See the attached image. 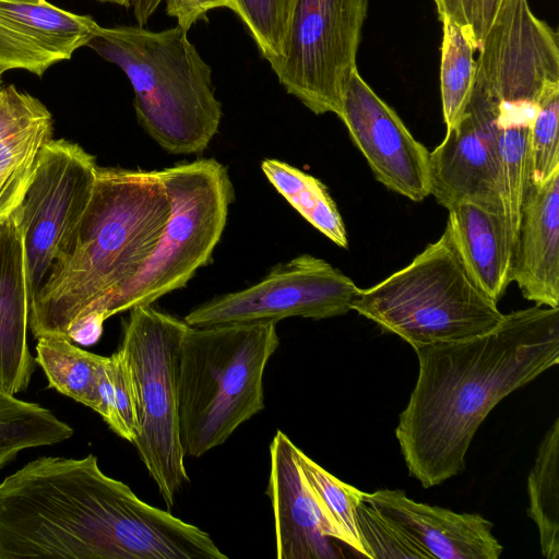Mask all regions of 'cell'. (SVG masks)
Here are the masks:
<instances>
[{
  "mask_svg": "<svg viewBox=\"0 0 559 559\" xmlns=\"http://www.w3.org/2000/svg\"><path fill=\"white\" fill-rule=\"evenodd\" d=\"M210 535L142 501L97 457L43 456L0 483V559H213Z\"/></svg>",
  "mask_w": 559,
  "mask_h": 559,
  "instance_id": "obj_1",
  "label": "cell"
},
{
  "mask_svg": "<svg viewBox=\"0 0 559 559\" xmlns=\"http://www.w3.org/2000/svg\"><path fill=\"white\" fill-rule=\"evenodd\" d=\"M415 352L418 377L395 436L408 474L430 488L465 469L471 442L499 402L559 364V308L513 311L487 333Z\"/></svg>",
  "mask_w": 559,
  "mask_h": 559,
  "instance_id": "obj_2",
  "label": "cell"
},
{
  "mask_svg": "<svg viewBox=\"0 0 559 559\" xmlns=\"http://www.w3.org/2000/svg\"><path fill=\"white\" fill-rule=\"evenodd\" d=\"M158 170L99 167L70 251L29 305L34 338L62 336L82 318L100 323L105 302L140 271L170 214Z\"/></svg>",
  "mask_w": 559,
  "mask_h": 559,
  "instance_id": "obj_3",
  "label": "cell"
},
{
  "mask_svg": "<svg viewBox=\"0 0 559 559\" xmlns=\"http://www.w3.org/2000/svg\"><path fill=\"white\" fill-rule=\"evenodd\" d=\"M178 25L99 26L86 46L129 79L139 124L171 155L204 152L223 117L211 67Z\"/></svg>",
  "mask_w": 559,
  "mask_h": 559,
  "instance_id": "obj_4",
  "label": "cell"
},
{
  "mask_svg": "<svg viewBox=\"0 0 559 559\" xmlns=\"http://www.w3.org/2000/svg\"><path fill=\"white\" fill-rule=\"evenodd\" d=\"M276 323L191 326L182 337L178 415L185 454L223 444L264 408L263 376L276 352Z\"/></svg>",
  "mask_w": 559,
  "mask_h": 559,
  "instance_id": "obj_5",
  "label": "cell"
},
{
  "mask_svg": "<svg viewBox=\"0 0 559 559\" xmlns=\"http://www.w3.org/2000/svg\"><path fill=\"white\" fill-rule=\"evenodd\" d=\"M352 310L414 350L481 335L503 318L467 272L447 227L405 267L359 289Z\"/></svg>",
  "mask_w": 559,
  "mask_h": 559,
  "instance_id": "obj_6",
  "label": "cell"
},
{
  "mask_svg": "<svg viewBox=\"0 0 559 559\" xmlns=\"http://www.w3.org/2000/svg\"><path fill=\"white\" fill-rule=\"evenodd\" d=\"M170 198V214L140 271L100 309L111 316L185 287L212 260L226 226L235 190L225 165L200 158L158 170Z\"/></svg>",
  "mask_w": 559,
  "mask_h": 559,
  "instance_id": "obj_7",
  "label": "cell"
},
{
  "mask_svg": "<svg viewBox=\"0 0 559 559\" xmlns=\"http://www.w3.org/2000/svg\"><path fill=\"white\" fill-rule=\"evenodd\" d=\"M129 311L119 350L135 402L138 431L132 443L171 508L189 480L178 415L179 349L189 324L152 305Z\"/></svg>",
  "mask_w": 559,
  "mask_h": 559,
  "instance_id": "obj_8",
  "label": "cell"
},
{
  "mask_svg": "<svg viewBox=\"0 0 559 559\" xmlns=\"http://www.w3.org/2000/svg\"><path fill=\"white\" fill-rule=\"evenodd\" d=\"M367 13V0L295 1L282 57L271 68L313 114L338 116Z\"/></svg>",
  "mask_w": 559,
  "mask_h": 559,
  "instance_id": "obj_9",
  "label": "cell"
},
{
  "mask_svg": "<svg viewBox=\"0 0 559 559\" xmlns=\"http://www.w3.org/2000/svg\"><path fill=\"white\" fill-rule=\"evenodd\" d=\"M98 165L78 143L50 140L39 152L21 211L29 305L74 241Z\"/></svg>",
  "mask_w": 559,
  "mask_h": 559,
  "instance_id": "obj_10",
  "label": "cell"
},
{
  "mask_svg": "<svg viewBox=\"0 0 559 559\" xmlns=\"http://www.w3.org/2000/svg\"><path fill=\"white\" fill-rule=\"evenodd\" d=\"M359 289L328 261L305 253L275 265L247 288L195 307L183 321L202 328L277 323L289 317L329 319L350 311Z\"/></svg>",
  "mask_w": 559,
  "mask_h": 559,
  "instance_id": "obj_11",
  "label": "cell"
},
{
  "mask_svg": "<svg viewBox=\"0 0 559 559\" xmlns=\"http://www.w3.org/2000/svg\"><path fill=\"white\" fill-rule=\"evenodd\" d=\"M477 50L474 86L495 104L538 103L559 82L558 34L527 0H501Z\"/></svg>",
  "mask_w": 559,
  "mask_h": 559,
  "instance_id": "obj_12",
  "label": "cell"
},
{
  "mask_svg": "<svg viewBox=\"0 0 559 559\" xmlns=\"http://www.w3.org/2000/svg\"><path fill=\"white\" fill-rule=\"evenodd\" d=\"M366 158L376 179L388 189L420 202L430 195L429 151L360 76L350 75L337 116Z\"/></svg>",
  "mask_w": 559,
  "mask_h": 559,
  "instance_id": "obj_13",
  "label": "cell"
},
{
  "mask_svg": "<svg viewBox=\"0 0 559 559\" xmlns=\"http://www.w3.org/2000/svg\"><path fill=\"white\" fill-rule=\"evenodd\" d=\"M496 105L474 86L461 120L429 153L430 195L447 210L471 202L503 216Z\"/></svg>",
  "mask_w": 559,
  "mask_h": 559,
  "instance_id": "obj_14",
  "label": "cell"
},
{
  "mask_svg": "<svg viewBox=\"0 0 559 559\" xmlns=\"http://www.w3.org/2000/svg\"><path fill=\"white\" fill-rule=\"evenodd\" d=\"M98 27L47 0H0V76L13 69L41 76L86 46Z\"/></svg>",
  "mask_w": 559,
  "mask_h": 559,
  "instance_id": "obj_15",
  "label": "cell"
},
{
  "mask_svg": "<svg viewBox=\"0 0 559 559\" xmlns=\"http://www.w3.org/2000/svg\"><path fill=\"white\" fill-rule=\"evenodd\" d=\"M362 499L429 558L498 559L502 552L492 523L480 514L416 502L401 489L364 492Z\"/></svg>",
  "mask_w": 559,
  "mask_h": 559,
  "instance_id": "obj_16",
  "label": "cell"
},
{
  "mask_svg": "<svg viewBox=\"0 0 559 559\" xmlns=\"http://www.w3.org/2000/svg\"><path fill=\"white\" fill-rule=\"evenodd\" d=\"M297 447L281 430L270 444L271 500L277 559H332L338 549L326 536L319 510L296 457Z\"/></svg>",
  "mask_w": 559,
  "mask_h": 559,
  "instance_id": "obj_17",
  "label": "cell"
},
{
  "mask_svg": "<svg viewBox=\"0 0 559 559\" xmlns=\"http://www.w3.org/2000/svg\"><path fill=\"white\" fill-rule=\"evenodd\" d=\"M512 282L527 300L559 308V169L525 190L512 252Z\"/></svg>",
  "mask_w": 559,
  "mask_h": 559,
  "instance_id": "obj_18",
  "label": "cell"
},
{
  "mask_svg": "<svg viewBox=\"0 0 559 559\" xmlns=\"http://www.w3.org/2000/svg\"><path fill=\"white\" fill-rule=\"evenodd\" d=\"M27 287L20 207L0 222V383L11 394L24 391L35 370L27 343Z\"/></svg>",
  "mask_w": 559,
  "mask_h": 559,
  "instance_id": "obj_19",
  "label": "cell"
},
{
  "mask_svg": "<svg viewBox=\"0 0 559 559\" xmlns=\"http://www.w3.org/2000/svg\"><path fill=\"white\" fill-rule=\"evenodd\" d=\"M52 132V116L39 99L0 85V222L22 205Z\"/></svg>",
  "mask_w": 559,
  "mask_h": 559,
  "instance_id": "obj_20",
  "label": "cell"
},
{
  "mask_svg": "<svg viewBox=\"0 0 559 559\" xmlns=\"http://www.w3.org/2000/svg\"><path fill=\"white\" fill-rule=\"evenodd\" d=\"M448 211L445 227L467 272L498 302L512 283V248L503 216L471 202Z\"/></svg>",
  "mask_w": 559,
  "mask_h": 559,
  "instance_id": "obj_21",
  "label": "cell"
},
{
  "mask_svg": "<svg viewBox=\"0 0 559 559\" xmlns=\"http://www.w3.org/2000/svg\"><path fill=\"white\" fill-rule=\"evenodd\" d=\"M261 170L275 190L310 225L336 246L348 247L344 221L323 182L276 158L263 159Z\"/></svg>",
  "mask_w": 559,
  "mask_h": 559,
  "instance_id": "obj_22",
  "label": "cell"
},
{
  "mask_svg": "<svg viewBox=\"0 0 559 559\" xmlns=\"http://www.w3.org/2000/svg\"><path fill=\"white\" fill-rule=\"evenodd\" d=\"M296 457L319 510L324 534L371 558L357 522V508L364 491L340 480L298 448Z\"/></svg>",
  "mask_w": 559,
  "mask_h": 559,
  "instance_id": "obj_23",
  "label": "cell"
},
{
  "mask_svg": "<svg viewBox=\"0 0 559 559\" xmlns=\"http://www.w3.org/2000/svg\"><path fill=\"white\" fill-rule=\"evenodd\" d=\"M559 418L544 436L527 478L528 516L539 533L542 555L559 557Z\"/></svg>",
  "mask_w": 559,
  "mask_h": 559,
  "instance_id": "obj_24",
  "label": "cell"
},
{
  "mask_svg": "<svg viewBox=\"0 0 559 559\" xmlns=\"http://www.w3.org/2000/svg\"><path fill=\"white\" fill-rule=\"evenodd\" d=\"M103 356L90 353L62 336L37 340L35 361L49 386L97 412V373Z\"/></svg>",
  "mask_w": 559,
  "mask_h": 559,
  "instance_id": "obj_25",
  "label": "cell"
},
{
  "mask_svg": "<svg viewBox=\"0 0 559 559\" xmlns=\"http://www.w3.org/2000/svg\"><path fill=\"white\" fill-rule=\"evenodd\" d=\"M73 435L49 409L19 400L0 383V468L28 448L52 445Z\"/></svg>",
  "mask_w": 559,
  "mask_h": 559,
  "instance_id": "obj_26",
  "label": "cell"
},
{
  "mask_svg": "<svg viewBox=\"0 0 559 559\" xmlns=\"http://www.w3.org/2000/svg\"><path fill=\"white\" fill-rule=\"evenodd\" d=\"M440 91L447 130L453 128L469 103L476 76L478 44L469 29L442 20Z\"/></svg>",
  "mask_w": 559,
  "mask_h": 559,
  "instance_id": "obj_27",
  "label": "cell"
},
{
  "mask_svg": "<svg viewBox=\"0 0 559 559\" xmlns=\"http://www.w3.org/2000/svg\"><path fill=\"white\" fill-rule=\"evenodd\" d=\"M97 412L120 438L133 442L138 431L135 402L121 352L103 356L97 373Z\"/></svg>",
  "mask_w": 559,
  "mask_h": 559,
  "instance_id": "obj_28",
  "label": "cell"
},
{
  "mask_svg": "<svg viewBox=\"0 0 559 559\" xmlns=\"http://www.w3.org/2000/svg\"><path fill=\"white\" fill-rule=\"evenodd\" d=\"M530 183L539 185L559 169V82L545 86L530 138Z\"/></svg>",
  "mask_w": 559,
  "mask_h": 559,
  "instance_id": "obj_29",
  "label": "cell"
},
{
  "mask_svg": "<svg viewBox=\"0 0 559 559\" xmlns=\"http://www.w3.org/2000/svg\"><path fill=\"white\" fill-rule=\"evenodd\" d=\"M296 0H233L234 11L249 29L264 59L273 66L283 53Z\"/></svg>",
  "mask_w": 559,
  "mask_h": 559,
  "instance_id": "obj_30",
  "label": "cell"
},
{
  "mask_svg": "<svg viewBox=\"0 0 559 559\" xmlns=\"http://www.w3.org/2000/svg\"><path fill=\"white\" fill-rule=\"evenodd\" d=\"M357 522L371 559L429 558L420 547L364 499L357 508Z\"/></svg>",
  "mask_w": 559,
  "mask_h": 559,
  "instance_id": "obj_31",
  "label": "cell"
},
{
  "mask_svg": "<svg viewBox=\"0 0 559 559\" xmlns=\"http://www.w3.org/2000/svg\"><path fill=\"white\" fill-rule=\"evenodd\" d=\"M166 12L177 20V25L185 31L202 19L210 10L216 8L231 9L233 0H164Z\"/></svg>",
  "mask_w": 559,
  "mask_h": 559,
  "instance_id": "obj_32",
  "label": "cell"
},
{
  "mask_svg": "<svg viewBox=\"0 0 559 559\" xmlns=\"http://www.w3.org/2000/svg\"><path fill=\"white\" fill-rule=\"evenodd\" d=\"M439 20H450L473 32L478 44L481 0H432Z\"/></svg>",
  "mask_w": 559,
  "mask_h": 559,
  "instance_id": "obj_33",
  "label": "cell"
},
{
  "mask_svg": "<svg viewBox=\"0 0 559 559\" xmlns=\"http://www.w3.org/2000/svg\"><path fill=\"white\" fill-rule=\"evenodd\" d=\"M501 0H481L480 8V17H479V26H478V47L479 44L489 29L496 13L499 9Z\"/></svg>",
  "mask_w": 559,
  "mask_h": 559,
  "instance_id": "obj_34",
  "label": "cell"
},
{
  "mask_svg": "<svg viewBox=\"0 0 559 559\" xmlns=\"http://www.w3.org/2000/svg\"><path fill=\"white\" fill-rule=\"evenodd\" d=\"M134 16L138 25L144 26L153 13L157 10L155 0H133L132 1Z\"/></svg>",
  "mask_w": 559,
  "mask_h": 559,
  "instance_id": "obj_35",
  "label": "cell"
},
{
  "mask_svg": "<svg viewBox=\"0 0 559 559\" xmlns=\"http://www.w3.org/2000/svg\"><path fill=\"white\" fill-rule=\"evenodd\" d=\"M97 1L116 3V4H119V5L129 8V7L132 5V1L133 0H97Z\"/></svg>",
  "mask_w": 559,
  "mask_h": 559,
  "instance_id": "obj_36",
  "label": "cell"
},
{
  "mask_svg": "<svg viewBox=\"0 0 559 559\" xmlns=\"http://www.w3.org/2000/svg\"><path fill=\"white\" fill-rule=\"evenodd\" d=\"M163 0H155L156 5L158 7Z\"/></svg>",
  "mask_w": 559,
  "mask_h": 559,
  "instance_id": "obj_37",
  "label": "cell"
},
{
  "mask_svg": "<svg viewBox=\"0 0 559 559\" xmlns=\"http://www.w3.org/2000/svg\"><path fill=\"white\" fill-rule=\"evenodd\" d=\"M1 85V84H0Z\"/></svg>",
  "mask_w": 559,
  "mask_h": 559,
  "instance_id": "obj_38",
  "label": "cell"
}]
</instances>
